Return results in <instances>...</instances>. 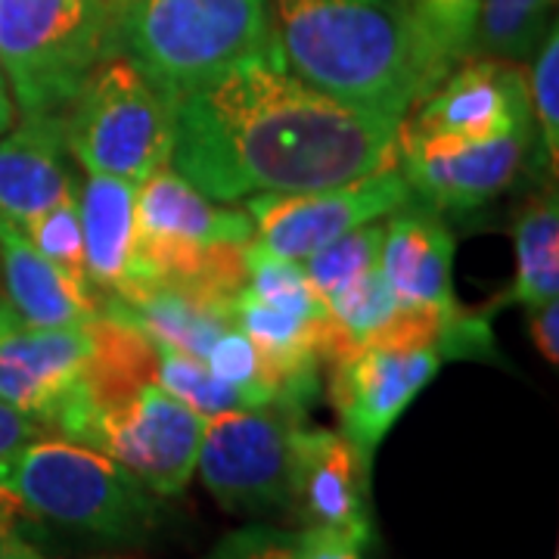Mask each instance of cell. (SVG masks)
I'll use <instances>...</instances> for the list:
<instances>
[{"mask_svg":"<svg viewBox=\"0 0 559 559\" xmlns=\"http://www.w3.org/2000/svg\"><path fill=\"white\" fill-rule=\"evenodd\" d=\"M414 200L417 197L395 162L348 183L301 193H259L242 200V209L252 221V246L301 264L323 246L370 221L389 218Z\"/></svg>","mask_w":559,"mask_h":559,"instance_id":"cell-11","label":"cell"},{"mask_svg":"<svg viewBox=\"0 0 559 559\" xmlns=\"http://www.w3.org/2000/svg\"><path fill=\"white\" fill-rule=\"evenodd\" d=\"M441 355L426 345H360L330 360L326 395L340 432L373 463L389 429L436 380Z\"/></svg>","mask_w":559,"mask_h":559,"instance_id":"cell-12","label":"cell"},{"mask_svg":"<svg viewBox=\"0 0 559 559\" xmlns=\"http://www.w3.org/2000/svg\"><path fill=\"white\" fill-rule=\"evenodd\" d=\"M7 559H44V557H40L38 550H32V547H28V544H25V540L16 535V538H13V544H10V557Z\"/></svg>","mask_w":559,"mask_h":559,"instance_id":"cell-34","label":"cell"},{"mask_svg":"<svg viewBox=\"0 0 559 559\" xmlns=\"http://www.w3.org/2000/svg\"><path fill=\"white\" fill-rule=\"evenodd\" d=\"M91 323L32 326L0 299V401L53 429L84 380L94 348Z\"/></svg>","mask_w":559,"mask_h":559,"instance_id":"cell-14","label":"cell"},{"mask_svg":"<svg viewBox=\"0 0 559 559\" xmlns=\"http://www.w3.org/2000/svg\"><path fill=\"white\" fill-rule=\"evenodd\" d=\"M0 299L32 326H81L103 314V301L91 286L62 274L20 234L16 224L0 218Z\"/></svg>","mask_w":559,"mask_h":559,"instance_id":"cell-19","label":"cell"},{"mask_svg":"<svg viewBox=\"0 0 559 559\" xmlns=\"http://www.w3.org/2000/svg\"><path fill=\"white\" fill-rule=\"evenodd\" d=\"M380 274L407 308H429L444 318L463 314L454 293V237L429 205L407 202L385 218Z\"/></svg>","mask_w":559,"mask_h":559,"instance_id":"cell-17","label":"cell"},{"mask_svg":"<svg viewBox=\"0 0 559 559\" xmlns=\"http://www.w3.org/2000/svg\"><path fill=\"white\" fill-rule=\"evenodd\" d=\"M382 237H385V218L370 221L358 230L333 240L330 246H323L320 252H314L311 259L301 261L305 280L311 283V289L318 293L320 299L333 296L345 283H352L360 274L380 267Z\"/></svg>","mask_w":559,"mask_h":559,"instance_id":"cell-24","label":"cell"},{"mask_svg":"<svg viewBox=\"0 0 559 559\" xmlns=\"http://www.w3.org/2000/svg\"><path fill=\"white\" fill-rule=\"evenodd\" d=\"M156 380L180 399L187 407H193L200 417H215V414H224V411H242L249 407L246 399L234 385H227L224 380H218L205 360L193 358L180 348H171V345H162L156 342Z\"/></svg>","mask_w":559,"mask_h":559,"instance_id":"cell-23","label":"cell"},{"mask_svg":"<svg viewBox=\"0 0 559 559\" xmlns=\"http://www.w3.org/2000/svg\"><path fill=\"white\" fill-rule=\"evenodd\" d=\"M399 124L320 94L264 50L180 94L168 165L234 205L377 175L399 162Z\"/></svg>","mask_w":559,"mask_h":559,"instance_id":"cell-1","label":"cell"},{"mask_svg":"<svg viewBox=\"0 0 559 559\" xmlns=\"http://www.w3.org/2000/svg\"><path fill=\"white\" fill-rule=\"evenodd\" d=\"M230 318L267 360L280 401L289 411H301L318 395L326 305L305 280L299 261L280 259L249 242L246 283L230 299Z\"/></svg>","mask_w":559,"mask_h":559,"instance_id":"cell-8","label":"cell"},{"mask_svg":"<svg viewBox=\"0 0 559 559\" xmlns=\"http://www.w3.org/2000/svg\"><path fill=\"white\" fill-rule=\"evenodd\" d=\"M16 538V532H13V525H10V516L7 513H0V559L10 557V544Z\"/></svg>","mask_w":559,"mask_h":559,"instance_id":"cell-33","label":"cell"},{"mask_svg":"<svg viewBox=\"0 0 559 559\" xmlns=\"http://www.w3.org/2000/svg\"><path fill=\"white\" fill-rule=\"evenodd\" d=\"M47 429L35 423L32 417H25L22 411L10 407L7 401H0V473L10 466V460L20 454L25 444H32L40 439Z\"/></svg>","mask_w":559,"mask_h":559,"instance_id":"cell-29","label":"cell"},{"mask_svg":"<svg viewBox=\"0 0 559 559\" xmlns=\"http://www.w3.org/2000/svg\"><path fill=\"white\" fill-rule=\"evenodd\" d=\"M202 432L205 417L153 380L94 411L79 444L121 463L156 498H175L197 473Z\"/></svg>","mask_w":559,"mask_h":559,"instance_id":"cell-10","label":"cell"},{"mask_svg":"<svg viewBox=\"0 0 559 559\" xmlns=\"http://www.w3.org/2000/svg\"><path fill=\"white\" fill-rule=\"evenodd\" d=\"M370 460L333 429H296L289 507L301 532L352 540L360 550L370 540Z\"/></svg>","mask_w":559,"mask_h":559,"instance_id":"cell-15","label":"cell"},{"mask_svg":"<svg viewBox=\"0 0 559 559\" xmlns=\"http://www.w3.org/2000/svg\"><path fill=\"white\" fill-rule=\"evenodd\" d=\"M550 7L554 0H481L473 57L528 60L547 32Z\"/></svg>","mask_w":559,"mask_h":559,"instance_id":"cell-22","label":"cell"},{"mask_svg":"<svg viewBox=\"0 0 559 559\" xmlns=\"http://www.w3.org/2000/svg\"><path fill=\"white\" fill-rule=\"evenodd\" d=\"M116 50L106 0H0V69L20 116H62L91 69Z\"/></svg>","mask_w":559,"mask_h":559,"instance_id":"cell-6","label":"cell"},{"mask_svg":"<svg viewBox=\"0 0 559 559\" xmlns=\"http://www.w3.org/2000/svg\"><path fill=\"white\" fill-rule=\"evenodd\" d=\"M205 559H305V547H301V532L249 525L224 535L205 554Z\"/></svg>","mask_w":559,"mask_h":559,"instance_id":"cell-28","label":"cell"},{"mask_svg":"<svg viewBox=\"0 0 559 559\" xmlns=\"http://www.w3.org/2000/svg\"><path fill=\"white\" fill-rule=\"evenodd\" d=\"M532 128L528 79L520 62L479 57L457 62L401 119V138L485 140Z\"/></svg>","mask_w":559,"mask_h":559,"instance_id":"cell-13","label":"cell"},{"mask_svg":"<svg viewBox=\"0 0 559 559\" xmlns=\"http://www.w3.org/2000/svg\"><path fill=\"white\" fill-rule=\"evenodd\" d=\"M301 547H305V559H360L358 544L320 532H301Z\"/></svg>","mask_w":559,"mask_h":559,"instance_id":"cell-31","label":"cell"},{"mask_svg":"<svg viewBox=\"0 0 559 559\" xmlns=\"http://www.w3.org/2000/svg\"><path fill=\"white\" fill-rule=\"evenodd\" d=\"M481 0H411V10L429 40L451 66L473 57Z\"/></svg>","mask_w":559,"mask_h":559,"instance_id":"cell-27","label":"cell"},{"mask_svg":"<svg viewBox=\"0 0 559 559\" xmlns=\"http://www.w3.org/2000/svg\"><path fill=\"white\" fill-rule=\"evenodd\" d=\"M535 62L528 79V106L532 119L538 121L540 156L550 165V175H557L559 162V28L550 22L544 38L535 47Z\"/></svg>","mask_w":559,"mask_h":559,"instance_id":"cell-26","label":"cell"},{"mask_svg":"<svg viewBox=\"0 0 559 559\" xmlns=\"http://www.w3.org/2000/svg\"><path fill=\"white\" fill-rule=\"evenodd\" d=\"M299 411L242 407L205 419L200 444L202 485L227 513H286Z\"/></svg>","mask_w":559,"mask_h":559,"instance_id":"cell-9","label":"cell"},{"mask_svg":"<svg viewBox=\"0 0 559 559\" xmlns=\"http://www.w3.org/2000/svg\"><path fill=\"white\" fill-rule=\"evenodd\" d=\"M140 183L112 175H87L79 183L87 280L97 293L116 299L134 271Z\"/></svg>","mask_w":559,"mask_h":559,"instance_id":"cell-20","label":"cell"},{"mask_svg":"<svg viewBox=\"0 0 559 559\" xmlns=\"http://www.w3.org/2000/svg\"><path fill=\"white\" fill-rule=\"evenodd\" d=\"M532 128L485 140H419L399 134V168L414 197L436 212H466L500 197L528 156Z\"/></svg>","mask_w":559,"mask_h":559,"instance_id":"cell-16","label":"cell"},{"mask_svg":"<svg viewBox=\"0 0 559 559\" xmlns=\"http://www.w3.org/2000/svg\"><path fill=\"white\" fill-rule=\"evenodd\" d=\"M20 234L38 249L44 259L53 261L62 274H69L81 286H91V280H87V261H84L79 193L66 197L53 209H47V212H40L32 221H25L20 227Z\"/></svg>","mask_w":559,"mask_h":559,"instance_id":"cell-25","label":"cell"},{"mask_svg":"<svg viewBox=\"0 0 559 559\" xmlns=\"http://www.w3.org/2000/svg\"><path fill=\"white\" fill-rule=\"evenodd\" d=\"M271 50L320 94L401 121L454 66L411 0H267Z\"/></svg>","mask_w":559,"mask_h":559,"instance_id":"cell-2","label":"cell"},{"mask_svg":"<svg viewBox=\"0 0 559 559\" xmlns=\"http://www.w3.org/2000/svg\"><path fill=\"white\" fill-rule=\"evenodd\" d=\"M119 50L178 100L224 69L271 50L267 0H128Z\"/></svg>","mask_w":559,"mask_h":559,"instance_id":"cell-5","label":"cell"},{"mask_svg":"<svg viewBox=\"0 0 559 559\" xmlns=\"http://www.w3.org/2000/svg\"><path fill=\"white\" fill-rule=\"evenodd\" d=\"M62 131L84 175L143 183L171 162L175 97L116 50L91 69L66 106Z\"/></svg>","mask_w":559,"mask_h":559,"instance_id":"cell-7","label":"cell"},{"mask_svg":"<svg viewBox=\"0 0 559 559\" xmlns=\"http://www.w3.org/2000/svg\"><path fill=\"white\" fill-rule=\"evenodd\" d=\"M94 559H124V557H94Z\"/></svg>","mask_w":559,"mask_h":559,"instance_id":"cell-36","label":"cell"},{"mask_svg":"<svg viewBox=\"0 0 559 559\" xmlns=\"http://www.w3.org/2000/svg\"><path fill=\"white\" fill-rule=\"evenodd\" d=\"M528 326H532V340L538 345L540 358L550 364L559 360V301H547L540 308H532L528 314Z\"/></svg>","mask_w":559,"mask_h":559,"instance_id":"cell-30","label":"cell"},{"mask_svg":"<svg viewBox=\"0 0 559 559\" xmlns=\"http://www.w3.org/2000/svg\"><path fill=\"white\" fill-rule=\"evenodd\" d=\"M0 500L28 516L106 540H138L156 525V498L121 463L79 441L35 439L0 473Z\"/></svg>","mask_w":559,"mask_h":559,"instance_id":"cell-4","label":"cell"},{"mask_svg":"<svg viewBox=\"0 0 559 559\" xmlns=\"http://www.w3.org/2000/svg\"><path fill=\"white\" fill-rule=\"evenodd\" d=\"M516 274L510 299L522 308H540L559 296V202L557 183L528 202L513 227Z\"/></svg>","mask_w":559,"mask_h":559,"instance_id":"cell-21","label":"cell"},{"mask_svg":"<svg viewBox=\"0 0 559 559\" xmlns=\"http://www.w3.org/2000/svg\"><path fill=\"white\" fill-rule=\"evenodd\" d=\"M13 124H16V103H13V94H10L7 75L0 69V134H7Z\"/></svg>","mask_w":559,"mask_h":559,"instance_id":"cell-32","label":"cell"},{"mask_svg":"<svg viewBox=\"0 0 559 559\" xmlns=\"http://www.w3.org/2000/svg\"><path fill=\"white\" fill-rule=\"evenodd\" d=\"M249 242L252 221L246 209L209 200L165 165L138 190V242L128 286L146 280L230 301L246 283Z\"/></svg>","mask_w":559,"mask_h":559,"instance_id":"cell-3","label":"cell"},{"mask_svg":"<svg viewBox=\"0 0 559 559\" xmlns=\"http://www.w3.org/2000/svg\"><path fill=\"white\" fill-rule=\"evenodd\" d=\"M106 3H109V7H112V13L119 16V10L124 7V3H128V0H106Z\"/></svg>","mask_w":559,"mask_h":559,"instance_id":"cell-35","label":"cell"},{"mask_svg":"<svg viewBox=\"0 0 559 559\" xmlns=\"http://www.w3.org/2000/svg\"><path fill=\"white\" fill-rule=\"evenodd\" d=\"M79 193L62 116H22L0 134V218L22 227Z\"/></svg>","mask_w":559,"mask_h":559,"instance_id":"cell-18","label":"cell"}]
</instances>
